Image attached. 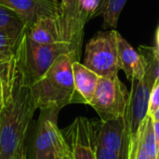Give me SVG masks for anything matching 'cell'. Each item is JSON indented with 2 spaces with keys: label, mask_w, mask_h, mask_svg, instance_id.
<instances>
[{
  "label": "cell",
  "mask_w": 159,
  "mask_h": 159,
  "mask_svg": "<svg viewBox=\"0 0 159 159\" xmlns=\"http://www.w3.org/2000/svg\"><path fill=\"white\" fill-rule=\"evenodd\" d=\"M17 75L11 96L0 110V159H9L23 146L29 127L37 109L31 85L21 67L17 47Z\"/></svg>",
  "instance_id": "obj_1"
},
{
  "label": "cell",
  "mask_w": 159,
  "mask_h": 159,
  "mask_svg": "<svg viewBox=\"0 0 159 159\" xmlns=\"http://www.w3.org/2000/svg\"><path fill=\"white\" fill-rule=\"evenodd\" d=\"M76 61L78 60L73 53L59 56L47 73L31 85L38 109L61 110L75 102L73 63Z\"/></svg>",
  "instance_id": "obj_2"
},
{
  "label": "cell",
  "mask_w": 159,
  "mask_h": 159,
  "mask_svg": "<svg viewBox=\"0 0 159 159\" xmlns=\"http://www.w3.org/2000/svg\"><path fill=\"white\" fill-rule=\"evenodd\" d=\"M17 52L30 85L42 77L59 56L72 53L64 42L46 45L33 41L28 37L25 30L20 36Z\"/></svg>",
  "instance_id": "obj_3"
},
{
  "label": "cell",
  "mask_w": 159,
  "mask_h": 159,
  "mask_svg": "<svg viewBox=\"0 0 159 159\" xmlns=\"http://www.w3.org/2000/svg\"><path fill=\"white\" fill-rule=\"evenodd\" d=\"M116 30L97 33L87 44L83 64L100 77L117 75L119 68Z\"/></svg>",
  "instance_id": "obj_4"
},
{
  "label": "cell",
  "mask_w": 159,
  "mask_h": 159,
  "mask_svg": "<svg viewBox=\"0 0 159 159\" xmlns=\"http://www.w3.org/2000/svg\"><path fill=\"white\" fill-rule=\"evenodd\" d=\"M129 92L118 75L100 77L89 105L96 111L101 122L126 115Z\"/></svg>",
  "instance_id": "obj_5"
},
{
  "label": "cell",
  "mask_w": 159,
  "mask_h": 159,
  "mask_svg": "<svg viewBox=\"0 0 159 159\" xmlns=\"http://www.w3.org/2000/svg\"><path fill=\"white\" fill-rule=\"evenodd\" d=\"M59 112L57 109L40 110L34 143V159H57L62 156L65 143L57 123Z\"/></svg>",
  "instance_id": "obj_6"
},
{
  "label": "cell",
  "mask_w": 159,
  "mask_h": 159,
  "mask_svg": "<svg viewBox=\"0 0 159 159\" xmlns=\"http://www.w3.org/2000/svg\"><path fill=\"white\" fill-rule=\"evenodd\" d=\"M99 124L86 117H76L61 130L72 159H97Z\"/></svg>",
  "instance_id": "obj_7"
},
{
  "label": "cell",
  "mask_w": 159,
  "mask_h": 159,
  "mask_svg": "<svg viewBox=\"0 0 159 159\" xmlns=\"http://www.w3.org/2000/svg\"><path fill=\"white\" fill-rule=\"evenodd\" d=\"M131 84L129 101L125 115L129 136V150L133 148L139 129L148 116L150 94L156 80L150 74L145 73L142 79H134L131 81Z\"/></svg>",
  "instance_id": "obj_8"
},
{
  "label": "cell",
  "mask_w": 159,
  "mask_h": 159,
  "mask_svg": "<svg viewBox=\"0 0 159 159\" xmlns=\"http://www.w3.org/2000/svg\"><path fill=\"white\" fill-rule=\"evenodd\" d=\"M58 23L62 42L79 61L86 25L81 14V0H61Z\"/></svg>",
  "instance_id": "obj_9"
},
{
  "label": "cell",
  "mask_w": 159,
  "mask_h": 159,
  "mask_svg": "<svg viewBox=\"0 0 159 159\" xmlns=\"http://www.w3.org/2000/svg\"><path fill=\"white\" fill-rule=\"evenodd\" d=\"M98 143L108 150L119 154L123 159H129V136L126 116L101 122L99 124Z\"/></svg>",
  "instance_id": "obj_10"
},
{
  "label": "cell",
  "mask_w": 159,
  "mask_h": 159,
  "mask_svg": "<svg viewBox=\"0 0 159 159\" xmlns=\"http://www.w3.org/2000/svg\"><path fill=\"white\" fill-rule=\"evenodd\" d=\"M0 4L18 13L29 26L43 17L58 18V0H0Z\"/></svg>",
  "instance_id": "obj_11"
},
{
  "label": "cell",
  "mask_w": 159,
  "mask_h": 159,
  "mask_svg": "<svg viewBox=\"0 0 159 159\" xmlns=\"http://www.w3.org/2000/svg\"><path fill=\"white\" fill-rule=\"evenodd\" d=\"M116 40L119 68L124 71L129 81L142 79L145 74L142 56L118 32L116 34Z\"/></svg>",
  "instance_id": "obj_12"
},
{
  "label": "cell",
  "mask_w": 159,
  "mask_h": 159,
  "mask_svg": "<svg viewBox=\"0 0 159 159\" xmlns=\"http://www.w3.org/2000/svg\"><path fill=\"white\" fill-rule=\"evenodd\" d=\"M75 103H90L100 76L78 61L73 63Z\"/></svg>",
  "instance_id": "obj_13"
},
{
  "label": "cell",
  "mask_w": 159,
  "mask_h": 159,
  "mask_svg": "<svg viewBox=\"0 0 159 159\" xmlns=\"http://www.w3.org/2000/svg\"><path fill=\"white\" fill-rule=\"evenodd\" d=\"M25 32L30 39L39 44L49 45L62 42L58 18H40L27 26Z\"/></svg>",
  "instance_id": "obj_14"
},
{
  "label": "cell",
  "mask_w": 159,
  "mask_h": 159,
  "mask_svg": "<svg viewBox=\"0 0 159 159\" xmlns=\"http://www.w3.org/2000/svg\"><path fill=\"white\" fill-rule=\"evenodd\" d=\"M27 27L22 18L14 10L0 4V29L19 38Z\"/></svg>",
  "instance_id": "obj_15"
},
{
  "label": "cell",
  "mask_w": 159,
  "mask_h": 159,
  "mask_svg": "<svg viewBox=\"0 0 159 159\" xmlns=\"http://www.w3.org/2000/svg\"><path fill=\"white\" fill-rule=\"evenodd\" d=\"M139 53L143 61L145 73L150 74L156 80L159 81V48L156 47L140 46Z\"/></svg>",
  "instance_id": "obj_16"
},
{
  "label": "cell",
  "mask_w": 159,
  "mask_h": 159,
  "mask_svg": "<svg viewBox=\"0 0 159 159\" xmlns=\"http://www.w3.org/2000/svg\"><path fill=\"white\" fill-rule=\"evenodd\" d=\"M128 0H105L102 9L103 28H116L118 18Z\"/></svg>",
  "instance_id": "obj_17"
},
{
  "label": "cell",
  "mask_w": 159,
  "mask_h": 159,
  "mask_svg": "<svg viewBox=\"0 0 159 159\" xmlns=\"http://www.w3.org/2000/svg\"><path fill=\"white\" fill-rule=\"evenodd\" d=\"M19 38L13 36L11 34L4 29H0V54L11 55L19 42Z\"/></svg>",
  "instance_id": "obj_18"
},
{
  "label": "cell",
  "mask_w": 159,
  "mask_h": 159,
  "mask_svg": "<svg viewBox=\"0 0 159 159\" xmlns=\"http://www.w3.org/2000/svg\"><path fill=\"white\" fill-rule=\"evenodd\" d=\"M159 108V81L155 84L154 88L152 89L149 100V111L148 115L152 116L154 113Z\"/></svg>",
  "instance_id": "obj_19"
},
{
  "label": "cell",
  "mask_w": 159,
  "mask_h": 159,
  "mask_svg": "<svg viewBox=\"0 0 159 159\" xmlns=\"http://www.w3.org/2000/svg\"><path fill=\"white\" fill-rule=\"evenodd\" d=\"M96 157H97V159H123L119 154L108 150L107 148L103 147L99 143H97Z\"/></svg>",
  "instance_id": "obj_20"
},
{
  "label": "cell",
  "mask_w": 159,
  "mask_h": 159,
  "mask_svg": "<svg viewBox=\"0 0 159 159\" xmlns=\"http://www.w3.org/2000/svg\"><path fill=\"white\" fill-rule=\"evenodd\" d=\"M154 131H155V136H156V141H157V149L159 147V122L154 121Z\"/></svg>",
  "instance_id": "obj_21"
},
{
  "label": "cell",
  "mask_w": 159,
  "mask_h": 159,
  "mask_svg": "<svg viewBox=\"0 0 159 159\" xmlns=\"http://www.w3.org/2000/svg\"><path fill=\"white\" fill-rule=\"evenodd\" d=\"M17 159H28L27 155H26V151H25L24 147H22V148L20 149V151L19 152L18 157H17Z\"/></svg>",
  "instance_id": "obj_22"
},
{
  "label": "cell",
  "mask_w": 159,
  "mask_h": 159,
  "mask_svg": "<svg viewBox=\"0 0 159 159\" xmlns=\"http://www.w3.org/2000/svg\"><path fill=\"white\" fill-rule=\"evenodd\" d=\"M6 100H5V95H4V90L3 88L0 84V108H2V106L4 105Z\"/></svg>",
  "instance_id": "obj_23"
},
{
  "label": "cell",
  "mask_w": 159,
  "mask_h": 159,
  "mask_svg": "<svg viewBox=\"0 0 159 159\" xmlns=\"http://www.w3.org/2000/svg\"><path fill=\"white\" fill-rule=\"evenodd\" d=\"M62 159H72L70 154H69V151L66 147V144H65V148H64V152L62 154Z\"/></svg>",
  "instance_id": "obj_24"
},
{
  "label": "cell",
  "mask_w": 159,
  "mask_h": 159,
  "mask_svg": "<svg viewBox=\"0 0 159 159\" xmlns=\"http://www.w3.org/2000/svg\"><path fill=\"white\" fill-rule=\"evenodd\" d=\"M151 117L153 118L154 121H157V122H159V108L154 113V115H153Z\"/></svg>",
  "instance_id": "obj_25"
},
{
  "label": "cell",
  "mask_w": 159,
  "mask_h": 159,
  "mask_svg": "<svg viewBox=\"0 0 159 159\" xmlns=\"http://www.w3.org/2000/svg\"><path fill=\"white\" fill-rule=\"evenodd\" d=\"M156 42H157V47L159 48V25L157 30V34H156Z\"/></svg>",
  "instance_id": "obj_26"
},
{
  "label": "cell",
  "mask_w": 159,
  "mask_h": 159,
  "mask_svg": "<svg viewBox=\"0 0 159 159\" xmlns=\"http://www.w3.org/2000/svg\"><path fill=\"white\" fill-rule=\"evenodd\" d=\"M157 159H159V147L157 149Z\"/></svg>",
  "instance_id": "obj_27"
},
{
  "label": "cell",
  "mask_w": 159,
  "mask_h": 159,
  "mask_svg": "<svg viewBox=\"0 0 159 159\" xmlns=\"http://www.w3.org/2000/svg\"><path fill=\"white\" fill-rule=\"evenodd\" d=\"M17 157H18V155H17V156H15V157H10L9 159H17Z\"/></svg>",
  "instance_id": "obj_28"
},
{
  "label": "cell",
  "mask_w": 159,
  "mask_h": 159,
  "mask_svg": "<svg viewBox=\"0 0 159 159\" xmlns=\"http://www.w3.org/2000/svg\"><path fill=\"white\" fill-rule=\"evenodd\" d=\"M57 159H62V156H61V157H60L59 158H57Z\"/></svg>",
  "instance_id": "obj_29"
},
{
  "label": "cell",
  "mask_w": 159,
  "mask_h": 159,
  "mask_svg": "<svg viewBox=\"0 0 159 159\" xmlns=\"http://www.w3.org/2000/svg\"><path fill=\"white\" fill-rule=\"evenodd\" d=\"M0 110H1V108H0Z\"/></svg>",
  "instance_id": "obj_30"
}]
</instances>
